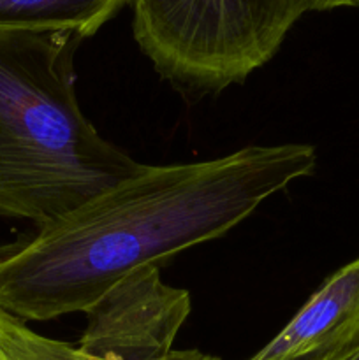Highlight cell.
Here are the masks:
<instances>
[{
    "instance_id": "6da1fadb",
    "label": "cell",
    "mask_w": 359,
    "mask_h": 360,
    "mask_svg": "<svg viewBox=\"0 0 359 360\" xmlns=\"http://www.w3.org/2000/svg\"><path fill=\"white\" fill-rule=\"evenodd\" d=\"M312 144L241 148L146 165L63 217L0 246V309L25 322L83 311L139 267L213 241L292 181L313 174Z\"/></svg>"
},
{
    "instance_id": "7a4b0ae2",
    "label": "cell",
    "mask_w": 359,
    "mask_h": 360,
    "mask_svg": "<svg viewBox=\"0 0 359 360\" xmlns=\"http://www.w3.org/2000/svg\"><path fill=\"white\" fill-rule=\"evenodd\" d=\"M83 41L0 30V218L42 227L146 169L81 111L74 55Z\"/></svg>"
},
{
    "instance_id": "3957f363",
    "label": "cell",
    "mask_w": 359,
    "mask_h": 360,
    "mask_svg": "<svg viewBox=\"0 0 359 360\" xmlns=\"http://www.w3.org/2000/svg\"><path fill=\"white\" fill-rule=\"evenodd\" d=\"M132 34L185 97L220 94L270 62L306 13L303 0H132Z\"/></svg>"
},
{
    "instance_id": "277c9868",
    "label": "cell",
    "mask_w": 359,
    "mask_h": 360,
    "mask_svg": "<svg viewBox=\"0 0 359 360\" xmlns=\"http://www.w3.org/2000/svg\"><path fill=\"white\" fill-rule=\"evenodd\" d=\"M192 311L190 294L165 285L158 267L130 271L87 309V327L76 347L113 360H153L172 343Z\"/></svg>"
},
{
    "instance_id": "5b68a950",
    "label": "cell",
    "mask_w": 359,
    "mask_h": 360,
    "mask_svg": "<svg viewBox=\"0 0 359 360\" xmlns=\"http://www.w3.org/2000/svg\"><path fill=\"white\" fill-rule=\"evenodd\" d=\"M359 345V257L331 274L248 360H308Z\"/></svg>"
},
{
    "instance_id": "8992f818",
    "label": "cell",
    "mask_w": 359,
    "mask_h": 360,
    "mask_svg": "<svg viewBox=\"0 0 359 360\" xmlns=\"http://www.w3.org/2000/svg\"><path fill=\"white\" fill-rule=\"evenodd\" d=\"M132 0H0V30L97 34Z\"/></svg>"
},
{
    "instance_id": "52a82bcc",
    "label": "cell",
    "mask_w": 359,
    "mask_h": 360,
    "mask_svg": "<svg viewBox=\"0 0 359 360\" xmlns=\"http://www.w3.org/2000/svg\"><path fill=\"white\" fill-rule=\"evenodd\" d=\"M0 360H113L84 354L76 345L35 333L25 320L0 309ZM153 360H220L199 350H172Z\"/></svg>"
},
{
    "instance_id": "ba28073f",
    "label": "cell",
    "mask_w": 359,
    "mask_h": 360,
    "mask_svg": "<svg viewBox=\"0 0 359 360\" xmlns=\"http://www.w3.org/2000/svg\"><path fill=\"white\" fill-rule=\"evenodd\" d=\"M306 13L340 9V7H359V0H303Z\"/></svg>"
},
{
    "instance_id": "9c48e42d",
    "label": "cell",
    "mask_w": 359,
    "mask_h": 360,
    "mask_svg": "<svg viewBox=\"0 0 359 360\" xmlns=\"http://www.w3.org/2000/svg\"><path fill=\"white\" fill-rule=\"evenodd\" d=\"M308 360H359V345L355 347L347 348V350L333 352V354L320 355V357H313Z\"/></svg>"
}]
</instances>
